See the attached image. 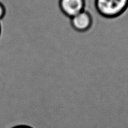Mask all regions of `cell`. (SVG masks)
Here are the masks:
<instances>
[{
    "instance_id": "277c9868",
    "label": "cell",
    "mask_w": 128,
    "mask_h": 128,
    "mask_svg": "<svg viewBox=\"0 0 128 128\" xmlns=\"http://www.w3.org/2000/svg\"><path fill=\"white\" fill-rule=\"evenodd\" d=\"M6 14V9L4 6L0 3V20H2Z\"/></svg>"
},
{
    "instance_id": "3957f363",
    "label": "cell",
    "mask_w": 128,
    "mask_h": 128,
    "mask_svg": "<svg viewBox=\"0 0 128 128\" xmlns=\"http://www.w3.org/2000/svg\"><path fill=\"white\" fill-rule=\"evenodd\" d=\"M71 26L76 31L84 32L88 30L92 25L91 16L86 10L78 13L70 18Z\"/></svg>"
},
{
    "instance_id": "5b68a950",
    "label": "cell",
    "mask_w": 128,
    "mask_h": 128,
    "mask_svg": "<svg viewBox=\"0 0 128 128\" xmlns=\"http://www.w3.org/2000/svg\"><path fill=\"white\" fill-rule=\"evenodd\" d=\"M14 128H30L28 127H26V126H18V127H16Z\"/></svg>"
},
{
    "instance_id": "6da1fadb",
    "label": "cell",
    "mask_w": 128,
    "mask_h": 128,
    "mask_svg": "<svg viewBox=\"0 0 128 128\" xmlns=\"http://www.w3.org/2000/svg\"><path fill=\"white\" fill-rule=\"evenodd\" d=\"M128 6V0H96L98 13L106 18L118 16Z\"/></svg>"
},
{
    "instance_id": "8992f818",
    "label": "cell",
    "mask_w": 128,
    "mask_h": 128,
    "mask_svg": "<svg viewBox=\"0 0 128 128\" xmlns=\"http://www.w3.org/2000/svg\"><path fill=\"white\" fill-rule=\"evenodd\" d=\"M0 34H1V26H0Z\"/></svg>"
},
{
    "instance_id": "7a4b0ae2",
    "label": "cell",
    "mask_w": 128,
    "mask_h": 128,
    "mask_svg": "<svg viewBox=\"0 0 128 128\" xmlns=\"http://www.w3.org/2000/svg\"><path fill=\"white\" fill-rule=\"evenodd\" d=\"M84 0H60V8L62 13L72 18L84 10Z\"/></svg>"
}]
</instances>
